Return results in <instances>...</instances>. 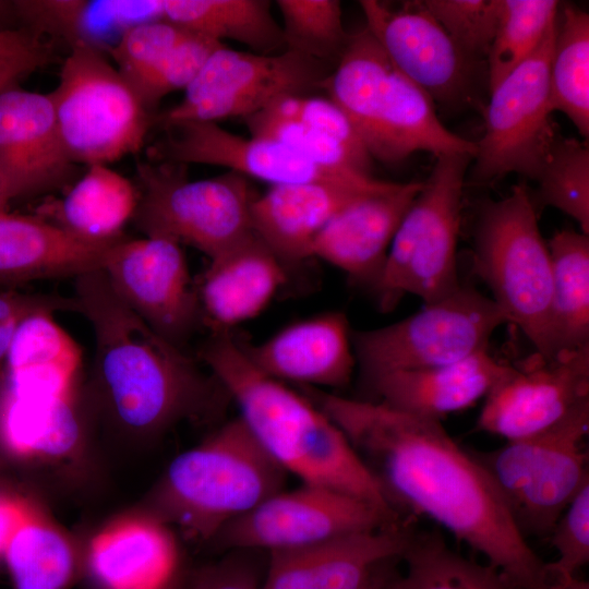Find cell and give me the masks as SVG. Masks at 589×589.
<instances>
[{
    "label": "cell",
    "mask_w": 589,
    "mask_h": 589,
    "mask_svg": "<svg viewBox=\"0 0 589 589\" xmlns=\"http://www.w3.org/2000/svg\"><path fill=\"white\" fill-rule=\"evenodd\" d=\"M238 340L259 371L302 387H345L357 363L352 333L341 312L292 323L261 344Z\"/></svg>",
    "instance_id": "cell-22"
},
{
    "label": "cell",
    "mask_w": 589,
    "mask_h": 589,
    "mask_svg": "<svg viewBox=\"0 0 589 589\" xmlns=\"http://www.w3.org/2000/svg\"><path fill=\"white\" fill-rule=\"evenodd\" d=\"M7 467H8V460L5 459V457L3 456L0 449V480L4 479V472L7 470Z\"/></svg>",
    "instance_id": "cell-54"
},
{
    "label": "cell",
    "mask_w": 589,
    "mask_h": 589,
    "mask_svg": "<svg viewBox=\"0 0 589 589\" xmlns=\"http://www.w3.org/2000/svg\"><path fill=\"white\" fill-rule=\"evenodd\" d=\"M13 1L0 0V31L16 28Z\"/></svg>",
    "instance_id": "cell-50"
},
{
    "label": "cell",
    "mask_w": 589,
    "mask_h": 589,
    "mask_svg": "<svg viewBox=\"0 0 589 589\" xmlns=\"http://www.w3.org/2000/svg\"><path fill=\"white\" fill-rule=\"evenodd\" d=\"M557 20L558 14L537 49L489 92L484 133L472 158L474 182L489 184L509 173L537 180L557 136L549 85Z\"/></svg>",
    "instance_id": "cell-12"
},
{
    "label": "cell",
    "mask_w": 589,
    "mask_h": 589,
    "mask_svg": "<svg viewBox=\"0 0 589 589\" xmlns=\"http://www.w3.org/2000/svg\"><path fill=\"white\" fill-rule=\"evenodd\" d=\"M4 383L15 395L38 399L80 390L82 350L51 313H36L22 323L10 349Z\"/></svg>",
    "instance_id": "cell-29"
},
{
    "label": "cell",
    "mask_w": 589,
    "mask_h": 589,
    "mask_svg": "<svg viewBox=\"0 0 589 589\" xmlns=\"http://www.w3.org/2000/svg\"><path fill=\"white\" fill-rule=\"evenodd\" d=\"M546 244L552 265L551 329L557 356L589 346V237L562 230Z\"/></svg>",
    "instance_id": "cell-32"
},
{
    "label": "cell",
    "mask_w": 589,
    "mask_h": 589,
    "mask_svg": "<svg viewBox=\"0 0 589 589\" xmlns=\"http://www.w3.org/2000/svg\"><path fill=\"white\" fill-rule=\"evenodd\" d=\"M513 370L484 349L449 364L388 372L365 381L376 401L441 421L485 398Z\"/></svg>",
    "instance_id": "cell-27"
},
{
    "label": "cell",
    "mask_w": 589,
    "mask_h": 589,
    "mask_svg": "<svg viewBox=\"0 0 589 589\" xmlns=\"http://www.w3.org/2000/svg\"><path fill=\"white\" fill-rule=\"evenodd\" d=\"M560 7L555 0H498L496 31L485 61L489 92L537 49Z\"/></svg>",
    "instance_id": "cell-37"
},
{
    "label": "cell",
    "mask_w": 589,
    "mask_h": 589,
    "mask_svg": "<svg viewBox=\"0 0 589 589\" xmlns=\"http://www.w3.org/2000/svg\"><path fill=\"white\" fill-rule=\"evenodd\" d=\"M161 129V137L147 148L151 161L221 166L272 185L329 183L382 192L396 183L321 166L279 142L243 137L215 122L185 121Z\"/></svg>",
    "instance_id": "cell-15"
},
{
    "label": "cell",
    "mask_w": 589,
    "mask_h": 589,
    "mask_svg": "<svg viewBox=\"0 0 589 589\" xmlns=\"http://www.w3.org/2000/svg\"><path fill=\"white\" fill-rule=\"evenodd\" d=\"M471 155L436 157L432 171L404 216L373 287L383 311L393 310L405 294L424 303L456 289V251L462 192Z\"/></svg>",
    "instance_id": "cell-8"
},
{
    "label": "cell",
    "mask_w": 589,
    "mask_h": 589,
    "mask_svg": "<svg viewBox=\"0 0 589 589\" xmlns=\"http://www.w3.org/2000/svg\"><path fill=\"white\" fill-rule=\"evenodd\" d=\"M77 165L62 142L49 94H0V190L8 204L71 184Z\"/></svg>",
    "instance_id": "cell-18"
},
{
    "label": "cell",
    "mask_w": 589,
    "mask_h": 589,
    "mask_svg": "<svg viewBox=\"0 0 589 589\" xmlns=\"http://www.w3.org/2000/svg\"><path fill=\"white\" fill-rule=\"evenodd\" d=\"M188 31L165 19L128 28L108 51L116 69L137 94L164 57Z\"/></svg>",
    "instance_id": "cell-41"
},
{
    "label": "cell",
    "mask_w": 589,
    "mask_h": 589,
    "mask_svg": "<svg viewBox=\"0 0 589 589\" xmlns=\"http://www.w3.org/2000/svg\"><path fill=\"white\" fill-rule=\"evenodd\" d=\"M188 572L189 589H262V580L242 551Z\"/></svg>",
    "instance_id": "cell-48"
},
{
    "label": "cell",
    "mask_w": 589,
    "mask_h": 589,
    "mask_svg": "<svg viewBox=\"0 0 589 589\" xmlns=\"http://www.w3.org/2000/svg\"><path fill=\"white\" fill-rule=\"evenodd\" d=\"M8 202L4 200L3 195H2V192L0 190V213L1 212H7L8 209Z\"/></svg>",
    "instance_id": "cell-55"
},
{
    "label": "cell",
    "mask_w": 589,
    "mask_h": 589,
    "mask_svg": "<svg viewBox=\"0 0 589 589\" xmlns=\"http://www.w3.org/2000/svg\"><path fill=\"white\" fill-rule=\"evenodd\" d=\"M183 572L171 528L144 508L115 517L84 546L92 589H167Z\"/></svg>",
    "instance_id": "cell-21"
},
{
    "label": "cell",
    "mask_w": 589,
    "mask_h": 589,
    "mask_svg": "<svg viewBox=\"0 0 589 589\" xmlns=\"http://www.w3.org/2000/svg\"><path fill=\"white\" fill-rule=\"evenodd\" d=\"M103 271L117 296L148 327L183 350L202 313L179 243L163 237L124 236Z\"/></svg>",
    "instance_id": "cell-16"
},
{
    "label": "cell",
    "mask_w": 589,
    "mask_h": 589,
    "mask_svg": "<svg viewBox=\"0 0 589 589\" xmlns=\"http://www.w3.org/2000/svg\"><path fill=\"white\" fill-rule=\"evenodd\" d=\"M328 76L325 62L293 50L263 55L221 45L184 89L182 100L154 117V123L164 128L185 121L247 118L280 97L324 86Z\"/></svg>",
    "instance_id": "cell-13"
},
{
    "label": "cell",
    "mask_w": 589,
    "mask_h": 589,
    "mask_svg": "<svg viewBox=\"0 0 589 589\" xmlns=\"http://www.w3.org/2000/svg\"><path fill=\"white\" fill-rule=\"evenodd\" d=\"M80 238L38 215L0 213V285L77 276L103 269L115 244Z\"/></svg>",
    "instance_id": "cell-25"
},
{
    "label": "cell",
    "mask_w": 589,
    "mask_h": 589,
    "mask_svg": "<svg viewBox=\"0 0 589 589\" xmlns=\"http://www.w3.org/2000/svg\"><path fill=\"white\" fill-rule=\"evenodd\" d=\"M76 302L58 293H29L15 288L0 291V384L5 378L7 362L14 337L22 323L33 314L76 313Z\"/></svg>",
    "instance_id": "cell-46"
},
{
    "label": "cell",
    "mask_w": 589,
    "mask_h": 589,
    "mask_svg": "<svg viewBox=\"0 0 589 589\" xmlns=\"http://www.w3.org/2000/svg\"><path fill=\"white\" fill-rule=\"evenodd\" d=\"M505 323V314L491 298L460 285L397 323L352 333V345L368 380L460 361L488 349L492 334Z\"/></svg>",
    "instance_id": "cell-11"
},
{
    "label": "cell",
    "mask_w": 589,
    "mask_h": 589,
    "mask_svg": "<svg viewBox=\"0 0 589 589\" xmlns=\"http://www.w3.org/2000/svg\"><path fill=\"white\" fill-rule=\"evenodd\" d=\"M324 87L372 159L396 164L416 152L476 155L477 143L441 122L431 97L394 65L365 27L349 35Z\"/></svg>",
    "instance_id": "cell-5"
},
{
    "label": "cell",
    "mask_w": 589,
    "mask_h": 589,
    "mask_svg": "<svg viewBox=\"0 0 589 589\" xmlns=\"http://www.w3.org/2000/svg\"><path fill=\"white\" fill-rule=\"evenodd\" d=\"M416 519L269 553L262 589H362L385 562L401 557Z\"/></svg>",
    "instance_id": "cell-20"
},
{
    "label": "cell",
    "mask_w": 589,
    "mask_h": 589,
    "mask_svg": "<svg viewBox=\"0 0 589 589\" xmlns=\"http://www.w3.org/2000/svg\"><path fill=\"white\" fill-rule=\"evenodd\" d=\"M526 183L484 203L473 229L472 267L492 300L529 339L538 359L556 357L551 329L552 265Z\"/></svg>",
    "instance_id": "cell-6"
},
{
    "label": "cell",
    "mask_w": 589,
    "mask_h": 589,
    "mask_svg": "<svg viewBox=\"0 0 589 589\" xmlns=\"http://www.w3.org/2000/svg\"><path fill=\"white\" fill-rule=\"evenodd\" d=\"M83 385L71 396L38 399L15 395L3 381L0 449L5 459L43 467H71L83 461L94 425Z\"/></svg>",
    "instance_id": "cell-23"
},
{
    "label": "cell",
    "mask_w": 589,
    "mask_h": 589,
    "mask_svg": "<svg viewBox=\"0 0 589 589\" xmlns=\"http://www.w3.org/2000/svg\"><path fill=\"white\" fill-rule=\"evenodd\" d=\"M589 398V346L514 370L485 397L477 430L515 441L539 433Z\"/></svg>",
    "instance_id": "cell-19"
},
{
    "label": "cell",
    "mask_w": 589,
    "mask_h": 589,
    "mask_svg": "<svg viewBox=\"0 0 589 589\" xmlns=\"http://www.w3.org/2000/svg\"><path fill=\"white\" fill-rule=\"evenodd\" d=\"M285 266L254 232L209 260L195 286L202 322L212 332H229L256 317L284 286Z\"/></svg>",
    "instance_id": "cell-26"
},
{
    "label": "cell",
    "mask_w": 589,
    "mask_h": 589,
    "mask_svg": "<svg viewBox=\"0 0 589 589\" xmlns=\"http://www.w3.org/2000/svg\"><path fill=\"white\" fill-rule=\"evenodd\" d=\"M359 4L365 28L433 103L453 108L473 103L479 70L485 63L467 57L422 1H408L399 9L376 0Z\"/></svg>",
    "instance_id": "cell-17"
},
{
    "label": "cell",
    "mask_w": 589,
    "mask_h": 589,
    "mask_svg": "<svg viewBox=\"0 0 589 589\" xmlns=\"http://www.w3.org/2000/svg\"><path fill=\"white\" fill-rule=\"evenodd\" d=\"M137 200L133 182L107 165H92L61 200L44 204L36 215L80 238L110 241L124 235Z\"/></svg>",
    "instance_id": "cell-30"
},
{
    "label": "cell",
    "mask_w": 589,
    "mask_h": 589,
    "mask_svg": "<svg viewBox=\"0 0 589 589\" xmlns=\"http://www.w3.org/2000/svg\"><path fill=\"white\" fill-rule=\"evenodd\" d=\"M589 398L552 426L489 452L472 450L501 493L516 526L548 538L554 524L589 482Z\"/></svg>",
    "instance_id": "cell-7"
},
{
    "label": "cell",
    "mask_w": 589,
    "mask_h": 589,
    "mask_svg": "<svg viewBox=\"0 0 589 589\" xmlns=\"http://www.w3.org/2000/svg\"><path fill=\"white\" fill-rule=\"evenodd\" d=\"M287 474L237 417L175 457L148 493L144 509L185 538L207 542L281 491Z\"/></svg>",
    "instance_id": "cell-4"
},
{
    "label": "cell",
    "mask_w": 589,
    "mask_h": 589,
    "mask_svg": "<svg viewBox=\"0 0 589 589\" xmlns=\"http://www.w3.org/2000/svg\"><path fill=\"white\" fill-rule=\"evenodd\" d=\"M244 120L252 136L279 142L327 168L352 175L371 176L340 144L286 112L275 101Z\"/></svg>",
    "instance_id": "cell-40"
},
{
    "label": "cell",
    "mask_w": 589,
    "mask_h": 589,
    "mask_svg": "<svg viewBox=\"0 0 589 589\" xmlns=\"http://www.w3.org/2000/svg\"><path fill=\"white\" fill-rule=\"evenodd\" d=\"M549 85L552 110L563 112L588 141L589 15L570 4L558 11Z\"/></svg>",
    "instance_id": "cell-35"
},
{
    "label": "cell",
    "mask_w": 589,
    "mask_h": 589,
    "mask_svg": "<svg viewBox=\"0 0 589 589\" xmlns=\"http://www.w3.org/2000/svg\"><path fill=\"white\" fill-rule=\"evenodd\" d=\"M53 58L52 44L21 27L0 31V94L48 65Z\"/></svg>",
    "instance_id": "cell-47"
},
{
    "label": "cell",
    "mask_w": 589,
    "mask_h": 589,
    "mask_svg": "<svg viewBox=\"0 0 589 589\" xmlns=\"http://www.w3.org/2000/svg\"><path fill=\"white\" fill-rule=\"evenodd\" d=\"M64 147L76 165H107L144 146L154 117L103 53L70 48L48 93Z\"/></svg>",
    "instance_id": "cell-10"
},
{
    "label": "cell",
    "mask_w": 589,
    "mask_h": 589,
    "mask_svg": "<svg viewBox=\"0 0 589 589\" xmlns=\"http://www.w3.org/2000/svg\"><path fill=\"white\" fill-rule=\"evenodd\" d=\"M2 482H4V479L0 480V484ZM5 544H7V538H5V534H4V531H3V528H2V524H1V518H0V565L2 564V555H3Z\"/></svg>",
    "instance_id": "cell-53"
},
{
    "label": "cell",
    "mask_w": 589,
    "mask_h": 589,
    "mask_svg": "<svg viewBox=\"0 0 589 589\" xmlns=\"http://www.w3.org/2000/svg\"><path fill=\"white\" fill-rule=\"evenodd\" d=\"M73 298L95 338L83 385L94 424L152 442L183 421L217 412L228 397L218 381L148 327L117 296L103 269L74 278Z\"/></svg>",
    "instance_id": "cell-2"
},
{
    "label": "cell",
    "mask_w": 589,
    "mask_h": 589,
    "mask_svg": "<svg viewBox=\"0 0 589 589\" xmlns=\"http://www.w3.org/2000/svg\"><path fill=\"white\" fill-rule=\"evenodd\" d=\"M389 589H524L500 569L454 551L441 532L413 529Z\"/></svg>",
    "instance_id": "cell-34"
},
{
    "label": "cell",
    "mask_w": 589,
    "mask_h": 589,
    "mask_svg": "<svg viewBox=\"0 0 589 589\" xmlns=\"http://www.w3.org/2000/svg\"><path fill=\"white\" fill-rule=\"evenodd\" d=\"M286 49L326 62L341 56L349 35L337 0H278Z\"/></svg>",
    "instance_id": "cell-39"
},
{
    "label": "cell",
    "mask_w": 589,
    "mask_h": 589,
    "mask_svg": "<svg viewBox=\"0 0 589 589\" xmlns=\"http://www.w3.org/2000/svg\"><path fill=\"white\" fill-rule=\"evenodd\" d=\"M548 538L557 553V560L546 563L551 581L576 576L588 564L589 482L558 517Z\"/></svg>",
    "instance_id": "cell-44"
},
{
    "label": "cell",
    "mask_w": 589,
    "mask_h": 589,
    "mask_svg": "<svg viewBox=\"0 0 589 589\" xmlns=\"http://www.w3.org/2000/svg\"><path fill=\"white\" fill-rule=\"evenodd\" d=\"M346 493L310 483L271 495L212 540L229 551L267 552L308 546L404 520Z\"/></svg>",
    "instance_id": "cell-14"
},
{
    "label": "cell",
    "mask_w": 589,
    "mask_h": 589,
    "mask_svg": "<svg viewBox=\"0 0 589 589\" xmlns=\"http://www.w3.org/2000/svg\"><path fill=\"white\" fill-rule=\"evenodd\" d=\"M17 27L47 39L100 50V34L116 35L117 22L109 1L14 0Z\"/></svg>",
    "instance_id": "cell-36"
},
{
    "label": "cell",
    "mask_w": 589,
    "mask_h": 589,
    "mask_svg": "<svg viewBox=\"0 0 589 589\" xmlns=\"http://www.w3.org/2000/svg\"><path fill=\"white\" fill-rule=\"evenodd\" d=\"M4 564L13 589H70L84 570V548L37 505L7 543Z\"/></svg>",
    "instance_id": "cell-31"
},
{
    "label": "cell",
    "mask_w": 589,
    "mask_h": 589,
    "mask_svg": "<svg viewBox=\"0 0 589 589\" xmlns=\"http://www.w3.org/2000/svg\"><path fill=\"white\" fill-rule=\"evenodd\" d=\"M551 589H589V582L576 576L551 581Z\"/></svg>",
    "instance_id": "cell-51"
},
{
    "label": "cell",
    "mask_w": 589,
    "mask_h": 589,
    "mask_svg": "<svg viewBox=\"0 0 589 589\" xmlns=\"http://www.w3.org/2000/svg\"><path fill=\"white\" fill-rule=\"evenodd\" d=\"M457 47L470 59L485 63L498 17V0H423Z\"/></svg>",
    "instance_id": "cell-42"
},
{
    "label": "cell",
    "mask_w": 589,
    "mask_h": 589,
    "mask_svg": "<svg viewBox=\"0 0 589 589\" xmlns=\"http://www.w3.org/2000/svg\"><path fill=\"white\" fill-rule=\"evenodd\" d=\"M423 182L396 183L361 196L337 212L315 238L318 257L358 283H377L395 233Z\"/></svg>",
    "instance_id": "cell-24"
},
{
    "label": "cell",
    "mask_w": 589,
    "mask_h": 589,
    "mask_svg": "<svg viewBox=\"0 0 589 589\" xmlns=\"http://www.w3.org/2000/svg\"><path fill=\"white\" fill-rule=\"evenodd\" d=\"M374 193L380 192L329 183L272 185L252 203V230L285 265L301 262L337 212Z\"/></svg>",
    "instance_id": "cell-28"
},
{
    "label": "cell",
    "mask_w": 589,
    "mask_h": 589,
    "mask_svg": "<svg viewBox=\"0 0 589 589\" xmlns=\"http://www.w3.org/2000/svg\"><path fill=\"white\" fill-rule=\"evenodd\" d=\"M275 103L346 148L370 172L372 157L341 108L329 97L288 95Z\"/></svg>",
    "instance_id": "cell-45"
},
{
    "label": "cell",
    "mask_w": 589,
    "mask_h": 589,
    "mask_svg": "<svg viewBox=\"0 0 589 589\" xmlns=\"http://www.w3.org/2000/svg\"><path fill=\"white\" fill-rule=\"evenodd\" d=\"M137 206L132 218L145 237H163L203 252L209 260L253 233L256 197L247 178L229 171L191 181L185 165L137 164Z\"/></svg>",
    "instance_id": "cell-9"
},
{
    "label": "cell",
    "mask_w": 589,
    "mask_h": 589,
    "mask_svg": "<svg viewBox=\"0 0 589 589\" xmlns=\"http://www.w3.org/2000/svg\"><path fill=\"white\" fill-rule=\"evenodd\" d=\"M197 358L238 406L260 446L287 473L402 518L337 424L305 395L259 371L231 330L212 332Z\"/></svg>",
    "instance_id": "cell-3"
},
{
    "label": "cell",
    "mask_w": 589,
    "mask_h": 589,
    "mask_svg": "<svg viewBox=\"0 0 589 589\" xmlns=\"http://www.w3.org/2000/svg\"><path fill=\"white\" fill-rule=\"evenodd\" d=\"M187 572H183L167 589H189Z\"/></svg>",
    "instance_id": "cell-52"
},
{
    "label": "cell",
    "mask_w": 589,
    "mask_h": 589,
    "mask_svg": "<svg viewBox=\"0 0 589 589\" xmlns=\"http://www.w3.org/2000/svg\"><path fill=\"white\" fill-rule=\"evenodd\" d=\"M401 557L393 558L382 564L371 576L362 589H389L396 575Z\"/></svg>",
    "instance_id": "cell-49"
},
{
    "label": "cell",
    "mask_w": 589,
    "mask_h": 589,
    "mask_svg": "<svg viewBox=\"0 0 589 589\" xmlns=\"http://www.w3.org/2000/svg\"><path fill=\"white\" fill-rule=\"evenodd\" d=\"M530 193L536 211L551 206L575 219L589 233V148L575 137H555Z\"/></svg>",
    "instance_id": "cell-38"
},
{
    "label": "cell",
    "mask_w": 589,
    "mask_h": 589,
    "mask_svg": "<svg viewBox=\"0 0 589 589\" xmlns=\"http://www.w3.org/2000/svg\"><path fill=\"white\" fill-rule=\"evenodd\" d=\"M221 45L208 37L187 32L139 89L137 96L145 107L151 111L167 94L185 89L213 51Z\"/></svg>",
    "instance_id": "cell-43"
},
{
    "label": "cell",
    "mask_w": 589,
    "mask_h": 589,
    "mask_svg": "<svg viewBox=\"0 0 589 589\" xmlns=\"http://www.w3.org/2000/svg\"><path fill=\"white\" fill-rule=\"evenodd\" d=\"M304 395L342 431L399 515L434 521L524 589H551L546 563L489 473L441 421L317 388Z\"/></svg>",
    "instance_id": "cell-1"
},
{
    "label": "cell",
    "mask_w": 589,
    "mask_h": 589,
    "mask_svg": "<svg viewBox=\"0 0 589 589\" xmlns=\"http://www.w3.org/2000/svg\"><path fill=\"white\" fill-rule=\"evenodd\" d=\"M164 19L218 43L238 41L256 53L285 47L281 26L265 0H164Z\"/></svg>",
    "instance_id": "cell-33"
}]
</instances>
